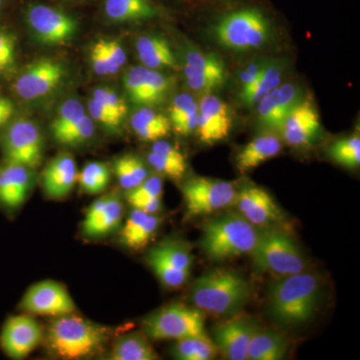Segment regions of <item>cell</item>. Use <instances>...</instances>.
Wrapping results in <instances>:
<instances>
[{
  "label": "cell",
  "mask_w": 360,
  "mask_h": 360,
  "mask_svg": "<svg viewBox=\"0 0 360 360\" xmlns=\"http://www.w3.org/2000/svg\"><path fill=\"white\" fill-rule=\"evenodd\" d=\"M321 284L315 274L279 277L269 288V311L279 326L292 328L309 322L321 300Z\"/></svg>",
  "instance_id": "obj_1"
},
{
  "label": "cell",
  "mask_w": 360,
  "mask_h": 360,
  "mask_svg": "<svg viewBox=\"0 0 360 360\" xmlns=\"http://www.w3.org/2000/svg\"><path fill=\"white\" fill-rule=\"evenodd\" d=\"M250 297L245 277L229 269H213L194 281L191 300L201 311L217 315L238 314Z\"/></svg>",
  "instance_id": "obj_2"
},
{
  "label": "cell",
  "mask_w": 360,
  "mask_h": 360,
  "mask_svg": "<svg viewBox=\"0 0 360 360\" xmlns=\"http://www.w3.org/2000/svg\"><path fill=\"white\" fill-rule=\"evenodd\" d=\"M259 233L239 213H226L205 224L200 245L208 259L224 262L251 255Z\"/></svg>",
  "instance_id": "obj_3"
},
{
  "label": "cell",
  "mask_w": 360,
  "mask_h": 360,
  "mask_svg": "<svg viewBox=\"0 0 360 360\" xmlns=\"http://www.w3.org/2000/svg\"><path fill=\"white\" fill-rule=\"evenodd\" d=\"M106 326L72 314L56 317L47 333V343L56 356L82 359L96 354L110 340Z\"/></svg>",
  "instance_id": "obj_4"
},
{
  "label": "cell",
  "mask_w": 360,
  "mask_h": 360,
  "mask_svg": "<svg viewBox=\"0 0 360 360\" xmlns=\"http://www.w3.org/2000/svg\"><path fill=\"white\" fill-rule=\"evenodd\" d=\"M213 39L224 49L245 52L265 46L272 35L269 16L258 7L224 14L212 27Z\"/></svg>",
  "instance_id": "obj_5"
},
{
  "label": "cell",
  "mask_w": 360,
  "mask_h": 360,
  "mask_svg": "<svg viewBox=\"0 0 360 360\" xmlns=\"http://www.w3.org/2000/svg\"><path fill=\"white\" fill-rule=\"evenodd\" d=\"M251 255L255 269L260 272L283 277L304 271L302 251L284 231L266 229L260 232Z\"/></svg>",
  "instance_id": "obj_6"
},
{
  "label": "cell",
  "mask_w": 360,
  "mask_h": 360,
  "mask_svg": "<svg viewBox=\"0 0 360 360\" xmlns=\"http://www.w3.org/2000/svg\"><path fill=\"white\" fill-rule=\"evenodd\" d=\"M142 324L146 336L153 340H179L206 335L202 311L181 303L168 305L153 312Z\"/></svg>",
  "instance_id": "obj_7"
},
{
  "label": "cell",
  "mask_w": 360,
  "mask_h": 360,
  "mask_svg": "<svg viewBox=\"0 0 360 360\" xmlns=\"http://www.w3.org/2000/svg\"><path fill=\"white\" fill-rule=\"evenodd\" d=\"M238 191L231 182L198 177L184 186L186 215L200 217L224 210L236 203Z\"/></svg>",
  "instance_id": "obj_8"
},
{
  "label": "cell",
  "mask_w": 360,
  "mask_h": 360,
  "mask_svg": "<svg viewBox=\"0 0 360 360\" xmlns=\"http://www.w3.org/2000/svg\"><path fill=\"white\" fill-rule=\"evenodd\" d=\"M2 151L6 163L37 168L44 155V139L32 120H15L2 137Z\"/></svg>",
  "instance_id": "obj_9"
},
{
  "label": "cell",
  "mask_w": 360,
  "mask_h": 360,
  "mask_svg": "<svg viewBox=\"0 0 360 360\" xmlns=\"http://www.w3.org/2000/svg\"><path fill=\"white\" fill-rule=\"evenodd\" d=\"M26 20L35 39L42 44H66L77 32V23L72 16L44 4L30 6Z\"/></svg>",
  "instance_id": "obj_10"
},
{
  "label": "cell",
  "mask_w": 360,
  "mask_h": 360,
  "mask_svg": "<svg viewBox=\"0 0 360 360\" xmlns=\"http://www.w3.org/2000/svg\"><path fill=\"white\" fill-rule=\"evenodd\" d=\"M148 262L161 283L169 288H179L191 276L193 257L186 246L168 241L153 248Z\"/></svg>",
  "instance_id": "obj_11"
},
{
  "label": "cell",
  "mask_w": 360,
  "mask_h": 360,
  "mask_svg": "<svg viewBox=\"0 0 360 360\" xmlns=\"http://www.w3.org/2000/svg\"><path fill=\"white\" fill-rule=\"evenodd\" d=\"M65 77V70L60 63L53 59H39L21 71L14 82V92L25 101H35L53 91Z\"/></svg>",
  "instance_id": "obj_12"
},
{
  "label": "cell",
  "mask_w": 360,
  "mask_h": 360,
  "mask_svg": "<svg viewBox=\"0 0 360 360\" xmlns=\"http://www.w3.org/2000/svg\"><path fill=\"white\" fill-rule=\"evenodd\" d=\"M233 127V111L220 97L207 94L198 103L196 134L206 146L224 141Z\"/></svg>",
  "instance_id": "obj_13"
},
{
  "label": "cell",
  "mask_w": 360,
  "mask_h": 360,
  "mask_svg": "<svg viewBox=\"0 0 360 360\" xmlns=\"http://www.w3.org/2000/svg\"><path fill=\"white\" fill-rule=\"evenodd\" d=\"M20 307L30 314L58 317L73 314L75 303L63 284L46 281L26 291Z\"/></svg>",
  "instance_id": "obj_14"
},
{
  "label": "cell",
  "mask_w": 360,
  "mask_h": 360,
  "mask_svg": "<svg viewBox=\"0 0 360 360\" xmlns=\"http://www.w3.org/2000/svg\"><path fill=\"white\" fill-rule=\"evenodd\" d=\"M172 84V79L160 71L143 65L129 68L123 78L129 98L141 105L162 103L168 96Z\"/></svg>",
  "instance_id": "obj_15"
},
{
  "label": "cell",
  "mask_w": 360,
  "mask_h": 360,
  "mask_svg": "<svg viewBox=\"0 0 360 360\" xmlns=\"http://www.w3.org/2000/svg\"><path fill=\"white\" fill-rule=\"evenodd\" d=\"M41 340L39 322L26 315H14L2 328L0 347L11 359H22L39 347Z\"/></svg>",
  "instance_id": "obj_16"
},
{
  "label": "cell",
  "mask_w": 360,
  "mask_h": 360,
  "mask_svg": "<svg viewBox=\"0 0 360 360\" xmlns=\"http://www.w3.org/2000/svg\"><path fill=\"white\" fill-rule=\"evenodd\" d=\"M278 132L288 146L302 148L312 143L321 132V120L311 99H300L283 120Z\"/></svg>",
  "instance_id": "obj_17"
},
{
  "label": "cell",
  "mask_w": 360,
  "mask_h": 360,
  "mask_svg": "<svg viewBox=\"0 0 360 360\" xmlns=\"http://www.w3.org/2000/svg\"><path fill=\"white\" fill-rule=\"evenodd\" d=\"M302 98L298 85L292 82L278 85L255 105L258 124L270 131H278L286 116Z\"/></svg>",
  "instance_id": "obj_18"
},
{
  "label": "cell",
  "mask_w": 360,
  "mask_h": 360,
  "mask_svg": "<svg viewBox=\"0 0 360 360\" xmlns=\"http://www.w3.org/2000/svg\"><path fill=\"white\" fill-rule=\"evenodd\" d=\"M239 214L255 227H269L283 219V213L272 196L258 186H246L238 193Z\"/></svg>",
  "instance_id": "obj_19"
},
{
  "label": "cell",
  "mask_w": 360,
  "mask_h": 360,
  "mask_svg": "<svg viewBox=\"0 0 360 360\" xmlns=\"http://www.w3.org/2000/svg\"><path fill=\"white\" fill-rule=\"evenodd\" d=\"M258 328L255 322L245 317L229 319L215 328L214 345L226 359L246 360L251 338Z\"/></svg>",
  "instance_id": "obj_20"
},
{
  "label": "cell",
  "mask_w": 360,
  "mask_h": 360,
  "mask_svg": "<svg viewBox=\"0 0 360 360\" xmlns=\"http://www.w3.org/2000/svg\"><path fill=\"white\" fill-rule=\"evenodd\" d=\"M122 215L123 205L118 195H104L90 205L82 224V231L87 238L108 236L122 224Z\"/></svg>",
  "instance_id": "obj_21"
},
{
  "label": "cell",
  "mask_w": 360,
  "mask_h": 360,
  "mask_svg": "<svg viewBox=\"0 0 360 360\" xmlns=\"http://www.w3.org/2000/svg\"><path fill=\"white\" fill-rule=\"evenodd\" d=\"M33 182L32 168L6 163L0 169V203L9 210L22 205Z\"/></svg>",
  "instance_id": "obj_22"
},
{
  "label": "cell",
  "mask_w": 360,
  "mask_h": 360,
  "mask_svg": "<svg viewBox=\"0 0 360 360\" xmlns=\"http://www.w3.org/2000/svg\"><path fill=\"white\" fill-rule=\"evenodd\" d=\"M77 168L70 153H59L47 165L42 181L45 193L51 198H65L77 181Z\"/></svg>",
  "instance_id": "obj_23"
},
{
  "label": "cell",
  "mask_w": 360,
  "mask_h": 360,
  "mask_svg": "<svg viewBox=\"0 0 360 360\" xmlns=\"http://www.w3.org/2000/svg\"><path fill=\"white\" fill-rule=\"evenodd\" d=\"M283 139L274 131H265L257 135L250 143L246 144L236 156V167L241 174L253 169L276 158L283 149Z\"/></svg>",
  "instance_id": "obj_24"
},
{
  "label": "cell",
  "mask_w": 360,
  "mask_h": 360,
  "mask_svg": "<svg viewBox=\"0 0 360 360\" xmlns=\"http://www.w3.org/2000/svg\"><path fill=\"white\" fill-rule=\"evenodd\" d=\"M137 56L142 65L151 70L169 68L177 70L176 58L172 47L165 37L160 35H143L135 44Z\"/></svg>",
  "instance_id": "obj_25"
},
{
  "label": "cell",
  "mask_w": 360,
  "mask_h": 360,
  "mask_svg": "<svg viewBox=\"0 0 360 360\" xmlns=\"http://www.w3.org/2000/svg\"><path fill=\"white\" fill-rule=\"evenodd\" d=\"M103 8L108 20L116 23L141 22L160 14L151 0H105Z\"/></svg>",
  "instance_id": "obj_26"
},
{
  "label": "cell",
  "mask_w": 360,
  "mask_h": 360,
  "mask_svg": "<svg viewBox=\"0 0 360 360\" xmlns=\"http://www.w3.org/2000/svg\"><path fill=\"white\" fill-rule=\"evenodd\" d=\"M284 65L277 59H267L266 65L259 77L248 89L239 91V99L243 105L251 108L269 94L278 85L283 84Z\"/></svg>",
  "instance_id": "obj_27"
},
{
  "label": "cell",
  "mask_w": 360,
  "mask_h": 360,
  "mask_svg": "<svg viewBox=\"0 0 360 360\" xmlns=\"http://www.w3.org/2000/svg\"><path fill=\"white\" fill-rule=\"evenodd\" d=\"M130 124L134 134L143 141H160L167 136L172 129L169 118L149 108L135 111Z\"/></svg>",
  "instance_id": "obj_28"
},
{
  "label": "cell",
  "mask_w": 360,
  "mask_h": 360,
  "mask_svg": "<svg viewBox=\"0 0 360 360\" xmlns=\"http://www.w3.org/2000/svg\"><path fill=\"white\" fill-rule=\"evenodd\" d=\"M288 342L283 335L276 331L258 328L251 338L248 359L281 360L285 357Z\"/></svg>",
  "instance_id": "obj_29"
},
{
  "label": "cell",
  "mask_w": 360,
  "mask_h": 360,
  "mask_svg": "<svg viewBox=\"0 0 360 360\" xmlns=\"http://www.w3.org/2000/svg\"><path fill=\"white\" fill-rule=\"evenodd\" d=\"M198 103L189 94H177L169 108V122L175 132L184 136L193 134L196 129Z\"/></svg>",
  "instance_id": "obj_30"
},
{
  "label": "cell",
  "mask_w": 360,
  "mask_h": 360,
  "mask_svg": "<svg viewBox=\"0 0 360 360\" xmlns=\"http://www.w3.org/2000/svg\"><path fill=\"white\" fill-rule=\"evenodd\" d=\"M110 359L112 360H155L158 354L153 345L141 335H127L118 338L111 349Z\"/></svg>",
  "instance_id": "obj_31"
},
{
  "label": "cell",
  "mask_w": 360,
  "mask_h": 360,
  "mask_svg": "<svg viewBox=\"0 0 360 360\" xmlns=\"http://www.w3.org/2000/svg\"><path fill=\"white\" fill-rule=\"evenodd\" d=\"M172 355L179 360H210L217 354V347L207 335L191 336L176 340Z\"/></svg>",
  "instance_id": "obj_32"
},
{
  "label": "cell",
  "mask_w": 360,
  "mask_h": 360,
  "mask_svg": "<svg viewBox=\"0 0 360 360\" xmlns=\"http://www.w3.org/2000/svg\"><path fill=\"white\" fill-rule=\"evenodd\" d=\"M115 172L122 188L129 191L139 186L148 177V170L143 161L132 155H123L115 163Z\"/></svg>",
  "instance_id": "obj_33"
},
{
  "label": "cell",
  "mask_w": 360,
  "mask_h": 360,
  "mask_svg": "<svg viewBox=\"0 0 360 360\" xmlns=\"http://www.w3.org/2000/svg\"><path fill=\"white\" fill-rule=\"evenodd\" d=\"M110 170L103 162H90L77 174V181L84 193H103L110 184Z\"/></svg>",
  "instance_id": "obj_34"
},
{
  "label": "cell",
  "mask_w": 360,
  "mask_h": 360,
  "mask_svg": "<svg viewBox=\"0 0 360 360\" xmlns=\"http://www.w3.org/2000/svg\"><path fill=\"white\" fill-rule=\"evenodd\" d=\"M86 111L84 106L77 98H70L61 104L58 115L52 122L51 130L54 139L58 141L66 130L71 129L73 125L79 122L84 116Z\"/></svg>",
  "instance_id": "obj_35"
},
{
  "label": "cell",
  "mask_w": 360,
  "mask_h": 360,
  "mask_svg": "<svg viewBox=\"0 0 360 360\" xmlns=\"http://www.w3.org/2000/svg\"><path fill=\"white\" fill-rule=\"evenodd\" d=\"M329 155L338 165L356 168L360 163V139L359 134L335 142L329 149Z\"/></svg>",
  "instance_id": "obj_36"
},
{
  "label": "cell",
  "mask_w": 360,
  "mask_h": 360,
  "mask_svg": "<svg viewBox=\"0 0 360 360\" xmlns=\"http://www.w3.org/2000/svg\"><path fill=\"white\" fill-rule=\"evenodd\" d=\"M187 86L194 91L210 94L224 84L226 71H196L184 68Z\"/></svg>",
  "instance_id": "obj_37"
},
{
  "label": "cell",
  "mask_w": 360,
  "mask_h": 360,
  "mask_svg": "<svg viewBox=\"0 0 360 360\" xmlns=\"http://www.w3.org/2000/svg\"><path fill=\"white\" fill-rule=\"evenodd\" d=\"M148 160L153 169L172 179H182L186 172V160H174L150 151L148 155Z\"/></svg>",
  "instance_id": "obj_38"
},
{
  "label": "cell",
  "mask_w": 360,
  "mask_h": 360,
  "mask_svg": "<svg viewBox=\"0 0 360 360\" xmlns=\"http://www.w3.org/2000/svg\"><path fill=\"white\" fill-rule=\"evenodd\" d=\"M184 68L196 71H226L224 60L219 56L198 51L186 52Z\"/></svg>",
  "instance_id": "obj_39"
},
{
  "label": "cell",
  "mask_w": 360,
  "mask_h": 360,
  "mask_svg": "<svg viewBox=\"0 0 360 360\" xmlns=\"http://www.w3.org/2000/svg\"><path fill=\"white\" fill-rule=\"evenodd\" d=\"M94 134V122L89 115H85L79 122L66 130L58 139V143L66 146H82L90 141Z\"/></svg>",
  "instance_id": "obj_40"
},
{
  "label": "cell",
  "mask_w": 360,
  "mask_h": 360,
  "mask_svg": "<svg viewBox=\"0 0 360 360\" xmlns=\"http://www.w3.org/2000/svg\"><path fill=\"white\" fill-rule=\"evenodd\" d=\"M160 217L155 214H149L146 221L141 224V226L124 243H122L123 245L134 250L146 248L149 241L155 236L156 231L160 229Z\"/></svg>",
  "instance_id": "obj_41"
},
{
  "label": "cell",
  "mask_w": 360,
  "mask_h": 360,
  "mask_svg": "<svg viewBox=\"0 0 360 360\" xmlns=\"http://www.w3.org/2000/svg\"><path fill=\"white\" fill-rule=\"evenodd\" d=\"M94 99L122 120H124L127 115V104L124 99L110 87H98L94 90Z\"/></svg>",
  "instance_id": "obj_42"
},
{
  "label": "cell",
  "mask_w": 360,
  "mask_h": 360,
  "mask_svg": "<svg viewBox=\"0 0 360 360\" xmlns=\"http://www.w3.org/2000/svg\"><path fill=\"white\" fill-rule=\"evenodd\" d=\"M163 193V182L158 175L148 176L142 184L127 193V201L141 198H161Z\"/></svg>",
  "instance_id": "obj_43"
},
{
  "label": "cell",
  "mask_w": 360,
  "mask_h": 360,
  "mask_svg": "<svg viewBox=\"0 0 360 360\" xmlns=\"http://www.w3.org/2000/svg\"><path fill=\"white\" fill-rule=\"evenodd\" d=\"M90 59H91L92 68H94V72L99 77L115 75L120 70V68L106 54L101 39L92 46Z\"/></svg>",
  "instance_id": "obj_44"
},
{
  "label": "cell",
  "mask_w": 360,
  "mask_h": 360,
  "mask_svg": "<svg viewBox=\"0 0 360 360\" xmlns=\"http://www.w3.org/2000/svg\"><path fill=\"white\" fill-rule=\"evenodd\" d=\"M87 108H89L90 117L94 120V122L101 123L106 129H115L122 124V118L99 103L96 99H90Z\"/></svg>",
  "instance_id": "obj_45"
},
{
  "label": "cell",
  "mask_w": 360,
  "mask_h": 360,
  "mask_svg": "<svg viewBox=\"0 0 360 360\" xmlns=\"http://www.w3.org/2000/svg\"><path fill=\"white\" fill-rule=\"evenodd\" d=\"M15 63V39L11 33L0 30V72H6Z\"/></svg>",
  "instance_id": "obj_46"
},
{
  "label": "cell",
  "mask_w": 360,
  "mask_h": 360,
  "mask_svg": "<svg viewBox=\"0 0 360 360\" xmlns=\"http://www.w3.org/2000/svg\"><path fill=\"white\" fill-rule=\"evenodd\" d=\"M148 215L149 213L142 212V210H137V208L132 210V212L129 213V217L125 220L122 233H120L122 243H124L127 238H129L141 226V224L148 219Z\"/></svg>",
  "instance_id": "obj_47"
},
{
  "label": "cell",
  "mask_w": 360,
  "mask_h": 360,
  "mask_svg": "<svg viewBox=\"0 0 360 360\" xmlns=\"http://www.w3.org/2000/svg\"><path fill=\"white\" fill-rule=\"evenodd\" d=\"M266 61L267 59H259V60L252 61V63L246 66L245 70L241 71L240 75H239V84H240V90L239 91H243V90L248 89L257 79L260 72H262L265 65H266Z\"/></svg>",
  "instance_id": "obj_48"
},
{
  "label": "cell",
  "mask_w": 360,
  "mask_h": 360,
  "mask_svg": "<svg viewBox=\"0 0 360 360\" xmlns=\"http://www.w3.org/2000/svg\"><path fill=\"white\" fill-rule=\"evenodd\" d=\"M104 51L118 68L127 63V53L120 42L116 40L101 39Z\"/></svg>",
  "instance_id": "obj_49"
},
{
  "label": "cell",
  "mask_w": 360,
  "mask_h": 360,
  "mask_svg": "<svg viewBox=\"0 0 360 360\" xmlns=\"http://www.w3.org/2000/svg\"><path fill=\"white\" fill-rule=\"evenodd\" d=\"M129 203L132 207L149 214H155L161 210V198H141V200L129 201Z\"/></svg>",
  "instance_id": "obj_50"
},
{
  "label": "cell",
  "mask_w": 360,
  "mask_h": 360,
  "mask_svg": "<svg viewBox=\"0 0 360 360\" xmlns=\"http://www.w3.org/2000/svg\"><path fill=\"white\" fill-rule=\"evenodd\" d=\"M14 115V104L11 99L0 96V127L6 125Z\"/></svg>",
  "instance_id": "obj_51"
},
{
  "label": "cell",
  "mask_w": 360,
  "mask_h": 360,
  "mask_svg": "<svg viewBox=\"0 0 360 360\" xmlns=\"http://www.w3.org/2000/svg\"><path fill=\"white\" fill-rule=\"evenodd\" d=\"M2 0H0V6H1Z\"/></svg>",
  "instance_id": "obj_52"
}]
</instances>
